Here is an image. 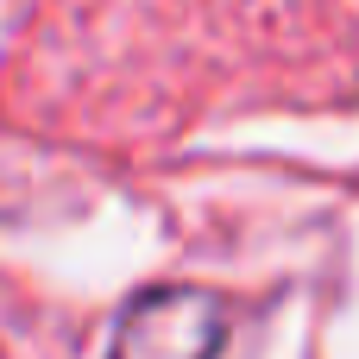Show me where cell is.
Listing matches in <instances>:
<instances>
[{"mask_svg":"<svg viewBox=\"0 0 359 359\" xmlns=\"http://www.w3.org/2000/svg\"><path fill=\"white\" fill-rule=\"evenodd\" d=\"M227 341H233L227 297L196 284H158L120 309L107 359H221Z\"/></svg>","mask_w":359,"mask_h":359,"instance_id":"1","label":"cell"}]
</instances>
